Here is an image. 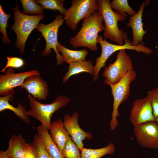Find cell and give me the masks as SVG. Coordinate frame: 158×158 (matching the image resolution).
<instances>
[{
    "instance_id": "ffe728a7",
    "label": "cell",
    "mask_w": 158,
    "mask_h": 158,
    "mask_svg": "<svg viewBox=\"0 0 158 158\" xmlns=\"http://www.w3.org/2000/svg\"><path fill=\"white\" fill-rule=\"evenodd\" d=\"M57 49L59 52L62 54L64 61L68 64L85 60L86 56L88 53L86 49L79 50H74L69 49L59 43Z\"/></svg>"
},
{
    "instance_id": "44dd1931",
    "label": "cell",
    "mask_w": 158,
    "mask_h": 158,
    "mask_svg": "<svg viewBox=\"0 0 158 158\" xmlns=\"http://www.w3.org/2000/svg\"><path fill=\"white\" fill-rule=\"evenodd\" d=\"M92 62L91 61H84L75 62L69 64L68 71L63 77L62 81L66 82L72 76L82 72L89 73L93 75Z\"/></svg>"
},
{
    "instance_id": "83f0119b",
    "label": "cell",
    "mask_w": 158,
    "mask_h": 158,
    "mask_svg": "<svg viewBox=\"0 0 158 158\" xmlns=\"http://www.w3.org/2000/svg\"><path fill=\"white\" fill-rule=\"evenodd\" d=\"M11 17V13L6 14L3 11L2 6L0 4V32L2 33L3 35L1 40L4 44L9 43L11 41L7 37L6 28L8 26V19Z\"/></svg>"
},
{
    "instance_id": "7a4b0ae2",
    "label": "cell",
    "mask_w": 158,
    "mask_h": 158,
    "mask_svg": "<svg viewBox=\"0 0 158 158\" xmlns=\"http://www.w3.org/2000/svg\"><path fill=\"white\" fill-rule=\"evenodd\" d=\"M98 12L102 16L105 24L103 35L112 42L122 45L127 39L126 34L118 26V22L124 20L127 16L120 12L114 11L110 6L109 0H98Z\"/></svg>"
},
{
    "instance_id": "f1b7e54d",
    "label": "cell",
    "mask_w": 158,
    "mask_h": 158,
    "mask_svg": "<svg viewBox=\"0 0 158 158\" xmlns=\"http://www.w3.org/2000/svg\"><path fill=\"white\" fill-rule=\"evenodd\" d=\"M7 62L6 66L1 71V72L4 73L8 68H19L25 65V62L22 59L17 57L7 56Z\"/></svg>"
},
{
    "instance_id": "d4e9b609",
    "label": "cell",
    "mask_w": 158,
    "mask_h": 158,
    "mask_svg": "<svg viewBox=\"0 0 158 158\" xmlns=\"http://www.w3.org/2000/svg\"><path fill=\"white\" fill-rule=\"evenodd\" d=\"M41 4L43 9L59 11L61 14H64L67 9L63 6V0H37L35 1Z\"/></svg>"
},
{
    "instance_id": "484cf974",
    "label": "cell",
    "mask_w": 158,
    "mask_h": 158,
    "mask_svg": "<svg viewBox=\"0 0 158 158\" xmlns=\"http://www.w3.org/2000/svg\"><path fill=\"white\" fill-rule=\"evenodd\" d=\"M110 6L112 9L126 16H127L126 13L131 16L136 13L129 5L127 0H113L110 2Z\"/></svg>"
},
{
    "instance_id": "e0dca14e",
    "label": "cell",
    "mask_w": 158,
    "mask_h": 158,
    "mask_svg": "<svg viewBox=\"0 0 158 158\" xmlns=\"http://www.w3.org/2000/svg\"><path fill=\"white\" fill-rule=\"evenodd\" d=\"M15 93V92L6 96L0 97V112L5 110H10L26 124L29 125L30 123V120L29 117L28 111L26 110L25 107L18 102L17 107H15L9 102V101L13 100Z\"/></svg>"
},
{
    "instance_id": "8fae6325",
    "label": "cell",
    "mask_w": 158,
    "mask_h": 158,
    "mask_svg": "<svg viewBox=\"0 0 158 158\" xmlns=\"http://www.w3.org/2000/svg\"><path fill=\"white\" fill-rule=\"evenodd\" d=\"M14 68L7 69L4 74L0 75V95H8L15 92L14 88L21 86L28 77L33 75L40 74L36 69L22 73H15Z\"/></svg>"
},
{
    "instance_id": "d6986e66",
    "label": "cell",
    "mask_w": 158,
    "mask_h": 158,
    "mask_svg": "<svg viewBox=\"0 0 158 158\" xmlns=\"http://www.w3.org/2000/svg\"><path fill=\"white\" fill-rule=\"evenodd\" d=\"M37 135L43 145L54 158H65L51 140L48 130L41 125L37 127Z\"/></svg>"
},
{
    "instance_id": "2e32d148",
    "label": "cell",
    "mask_w": 158,
    "mask_h": 158,
    "mask_svg": "<svg viewBox=\"0 0 158 158\" xmlns=\"http://www.w3.org/2000/svg\"><path fill=\"white\" fill-rule=\"evenodd\" d=\"M50 130L51 140L62 153L66 143L71 138L65 127L63 121L59 118L53 121Z\"/></svg>"
},
{
    "instance_id": "5b68a950",
    "label": "cell",
    "mask_w": 158,
    "mask_h": 158,
    "mask_svg": "<svg viewBox=\"0 0 158 158\" xmlns=\"http://www.w3.org/2000/svg\"><path fill=\"white\" fill-rule=\"evenodd\" d=\"M124 44L122 45L114 44L107 42L105 38L98 35L97 42L101 45L102 52L100 56L96 59V63L93 67V79L95 81L98 78L99 73L102 67H105V63L108 58L115 52L123 49L134 50L138 52H142L146 54L152 53L153 50L145 46L140 44L137 46L131 44V42L128 39L124 40Z\"/></svg>"
},
{
    "instance_id": "52a82bcc",
    "label": "cell",
    "mask_w": 158,
    "mask_h": 158,
    "mask_svg": "<svg viewBox=\"0 0 158 158\" xmlns=\"http://www.w3.org/2000/svg\"><path fill=\"white\" fill-rule=\"evenodd\" d=\"M71 7L63 14L68 27L75 30L80 21L92 16L98 11V0H73Z\"/></svg>"
},
{
    "instance_id": "4316f807",
    "label": "cell",
    "mask_w": 158,
    "mask_h": 158,
    "mask_svg": "<svg viewBox=\"0 0 158 158\" xmlns=\"http://www.w3.org/2000/svg\"><path fill=\"white\" fill-rule=\"evenodd\" d=\"M80 151L71 138L65 144L62 154L65 158H81Z\"/></svg>"
},
{
    "instance_id": "6da1fadb",
    "label": "cell",
    "mask_w": 158,
    "mask_h": 158,
    "mask_svg": "<svg viewBox=\"0 0 158 158\" xmlns=\"http://www.w3.org/2000/svg\"><path fill=\"white\" fill-rule=\"evenodd\" d=\"M103 21L102 16L97 12L84 20L80 30L70 40V44L74 48L82 47L93 51H97L98 33L104 30Z\"/></svg>"
},
{
    "instance_id": "603a6c76",
    "label": "cell",
    "mask_w": 158,
    "mask_h": 158,
    "mask_svg": "<svg viewBox=\"0 0 158 158\" xmlns=\"http://www.w3.org/2000/svg\"><path fill=\"white\" fill-rule=\"evenodd\" d=\"M23 8L22 13L25 15H43L44 12L41 5L33 0H20Z\"/></svg>"
},
{
    "instance_id": "1f68e13d",
    "label": "cell",
    "mask_w": 158,
    "mask_h": 158,
    "mask_svg": "<svg viewBox=\"0 0 158 158\" xmlns=\"http://www.w3.org/2000/svg\"><path fill=\"white\" fill-rule=\"evenodd\" d=\"M0 158H9L7 156L6 151H0Z\"/></svg>"
},
{
    "instance_id": "ac0fdd59",
    "label": "cell",
    "mask_w": 158,
    "mask_h": 158,
    "mask_svg": "<svg viewBox=\"0 0 158 158\" xmlns=\"http://www.w3.org/2000/svg\"><path fill=\"white\" fill-rule=\"evenodd\" d=\"M20 134H13L10 138L8 147L6 150L9 158H25V150L27 144Z\"/></svg>"
},
{
    "instance_id": "cb8c5ba5",
    "label": "cell",
    "mask_w": 158,
    "mask_h": 158,
    "mask_svg": "<svg viewBox=\"0 0 158 158\" xmlns=\"http://www.w3.org/2000/svg\"><path fill=\"white\" fill-rule=\"evenodd\" d=\"M30 144L36 158H54L45 148L37 134H35L32 142Z\"/></svg>"
},
{
    "instance_id": "3957f363",
    "label": "cell",
    "mask_w": 158,
    "mask_h": 158,
    "mask_svg": "<svg viewBox=\"0 0 158 158\" xmlns=\"http://www.w3.org/2000/svg\"><path fill=\"white\" fill-rule=\"evenodd\" d=\"M28 99L30 107L28 111L29 116L40 121L41 125L48 130L51 126V119L53 114L65 107L70 101L68 97L61 95H59L53 102L49 104L41 103L30 95Z\"/></svg>"
},
{
    "instance_id": "277c9868",
    "label": "cell",
    "mask_w": 158,
    "mask_h": 158,
    "mask_svg": "<svg viewBox=\"0 0 158 158\" xmlns=\"http://www.w3.org/2000/svg\"><path fill=\"white\" fill-rule=\"evenodd\" d=\"M14 23L11 27L17 36L16 45L23 55L26 42L31 32L37 28L39 22L44 17L43 15L29 16L24 14L19 10L18 5L13 8Z\"/></svg>"
},
{
    "instance_id": "7c38bea8",
    "label": "cell",
    "mask_w": 158,
    "mask_h": 158,
    "mask_svg": "<svg viewBox=\"0 0 158 158\" xmlns=\"http://www.w3.org/2000/svg\"><path fill=\"white\" fill-rule=\"evenodd\" d=\"M130 120L133 126L156 120L150 100L147 96L136 100L133 102Z\"/></svg>"
},
{
    "instance_id": "f546056e",
    "label": "cell",
    "mask_w": 158,
    "mask_h": 158,
    "mask_svg": "<svg viewBox=\"0 0 158 158\" xmlns=\"http://www.w3.org/2000/svg\"><path fill=\"white\" fill-rule=\"evenodd\" d=\"M150 100L154 115L155 118L158 117V87L147 92V96Z\"/></svg>"
},
{
    "instance_id": "836d02e7",
    "label": "cell",
    "mask_w": 158,
    "mask_h": 158,
    "mask_svg": "<svg viewBox=\"0 0 158 158\" xmlns=\"http://www.w3.org/2000/svg\"><path fill=\"white\" fill-rule=\"evenodd\" d=\"M157 55L158 56V52H157Z\"/></svg>"
},
{
    "instance_id": "5bb4252c",
    "label": "cell",
    "mask_w": 158,
    "mask_h": 158,
    "mask_svg": "<svg viewBox=\"0 0 158 158\" xmlns=\"http://www.w3.org/2000/svg\"><path fill=\"white\" fill-rule=\"evenodd\" d=\"M26 90L28 93L38 100L45 99L49 92L47 83L40 76V74L33 75L26 78L20 87Z\"/></svg>"
},
{
    "instance_id": "ba28073f",
    "label": "cell",
    "mask_w": 158,
    "mask_h": 158,
    "mask_svg": "<svg viewBox=\"0 0 158 158\" xmlns=\"http://www.w3.org/2000/svg\"><path fill=\"white\" fill-rule=\"evenodd\" d=\"M63 18L62 14L57 15L52 22L47 24L39 23L36 28L42 34L46 42L45 49L41 53V55L44 56L49 55L53 49L56 53V64L59 66L61 65L64 62L63 56L59 53L57 49L59 43L58 41V30L63 24L64 20Z\"/></svg>"
},
{
    "instance_id": "4fadbf2b",
    "label": "cell",
    "mask_w": 158,
    "mask_h": 158,
    "mask_svg": "<svg viewBox=\"0 0 158 158\" xmlns=\"http://www.w3.org/2000/svg\"><path fill=\"white\" fill-rule=\"evenodd\" d=\"M79 116L78 114L76 111L72 116L66 114L63 117V122L71 139L80 151L84 147L83 140L86 139L92 138V135L91 133L85 131L80 128L78 122Z\"/></svg>"
},
{
    "instance_id": "9c48e42d",
    "label": "cell",
    "mask_w": 158,
    "mask_h": 158,
    "mask_svg": "<svg viewBox=\"0 0 158 158\" xmlns=\"http://www.w3.org/2000/svg\"><path fill=\"white\" fill-rule=\"evenodd\" d=\"M126 50L119 51L115 61L104 67L103 75L105 78V84L110 86L116 84L128 71L133 69L132 60Z\"/></svg>"
},
{
    "instance_id": "7402d4cb",
    "label": "cell",
    "mask_w": 158,
    "mask_h": 158,
    "mask_svg": "<svg viewBox=\"0 0 158 158\" xmlns=\"http://www.w3.org/2000/svg\"><path fill=\"white\" fill-rule=\"evenodd\" d=\"M115 150V145L111 142L106 146L99 149H87L84 147L80 150L81 158H101L107 154L112 155Z\"/></svg>"
},
{
    "instance_id": "4dcf8cb0",
    "label": "cell",
    "mask_w": 158,
    "mask_h": 158,
    "mask_svg": "<svg viewBox=\"0 0 158 158\" xmlns=\"http://www.w3.org/2000/svg\"><path fill=\"white\" fill-rule=\"evenodd\" d=\"M25 158H36L35 154L30 144H27L25 150Z\"/></svg>"
},
{
    "instance_id": "d6a6232c",
    "label": "cell",
    "mask_w": 158,
    "mask_h": 158,
    "mask_svg": "<svg viewBox=\"0 0 158 158\" xmlns=\"http://www.w3.org/2000/svg\"><path fill=\"white\" fill-rule=\"evenodd\" d=\"M156 121L158 123V117L156 118Z\"/></svg>"
},
{
    "instance_id": "8992f818",
    "label": "cell",
    "mask_w": 158,
    "mask_h": 158,
    "mask_svg": "<svg viewBox=\"0 0 158 158\" xmlns=\"http://www.w3.org/2000/svg\"><path fill=\"white\" fill-rule=\"evenodd\" d=\"M136 75V72L133 69L128 71L118 83L110 86L111 93L114 99L111 118L109 125L111 130H115L118 125L117 118L120 115L118 108L129 97L130 91V85L135 80Z\"/></svg>"
},
{
    "instance_id": "30bf717a",
    "label": "cell",
    "mask_w": 158,
    "mask_h": 158,
    "mask_svg": "<svg viewBox=\"0 0 158 158\" xmlns=\"http://www.w3.org/2000/svg\"><path fill=\"white\" fill-rule=\"evenodd\" d=\"M138 143L142 147L158 149V123L155 120L133 126Z\"/></svg>"
},
{
    "instance_id": "9a60e30c",
    "label": "cell",
    "mask_w": 158,
    "mask_h": 158,
    "mask_svg": "<svg viewBox=\"0 0 158 158\" xmlns=\"http://www.w3.org/2000/svg\"><path fill=\"white\" fill-rule=\"evenodd\" d=\"M147 4V3L146 2L142 3L138 12L134 15L130 17L129 21L127 24V26L130 27L132 29L133 40L131 44L133 46L144 44L142 40L146 31L143 28L142 17L143 10Z\"/></svg>"
}]
</instances>
